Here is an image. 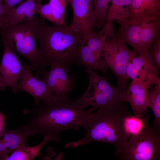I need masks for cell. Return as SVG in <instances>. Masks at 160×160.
<instances>
[{"instance_id":"obj_1","label":"cell","mask_w":160,"mask_h":160,"mask_svg":"<svg viewBox=\"0 0 160 160\" xmlns=\"http://www.w3.org/2000/svg\"><path fill=\"white\" fill-rule=\"evenodd\" d=\"M94 108L86 109L67 95L58 96L52 101L44 102L33 110L25 109L23 113L31 118L22 127L29 136L41 134L51 140L60 142L59 136L65 130H78L92 115Z\"/></svg>"},{"instance_id":"obj_2","label":"cell","mask_w":160,"mask_h":160,"mask_svg":"<svg viewBox=\"0 0 160 160\" xmlns=\"http://www.w3.org/2000/svg\"><path fill=\"white\" fill-rule=\"evenodd\" d=\"M129 113L124 103L109 108L98 110L93 113L83 127L86 134L82 139L66 144L67 148H74L93 141L111 144L116 148L115 156L121 153L129 136L124 121Z\"/></svg>"},{"instance_id":"obj_3","label":"cell","mask_w":160,"mask_h":160,"mask_svg":"<svg viewBox=\"0 0 160 160\" xmlns=\"http://www.w3.org/2000/svg\"><path fill=\"white\" fill-rule=\"evenodd\" d=\"M34 17L38 25V48L46 61L49 65L52 62L59 63L68 69L74 63L76 51L82 38L70 25L50 26L39 16Z\"/></svg>"},{"instance_id":"obj_4","label":"cell","mask_w":160,"mask_h":160,"mask_svg":"<svg viewBox=\"0 0 160 160\" xmlns=\"http://www.w3.org/2000/svg\"><path fill=\"white\" fill-rule=\"evenodd\" d=\"M37 28L34 17L30 21L4 25L0 28V35L2 41L8 43L13 50L26 58L31 70L36 71L38 74L49 64L36 46Z\"/></svg>"},{"instance_id":"obj_5","label":"cell","mask_w":160,"mask_h":160,"mask_svg":"<svg viewBox=\"0 0 160 160\" xmlns=\"http://www.w3.org/2000/svg\"><path fill=\"white\" fill-rule=\"evenodd\" d=\"M89 79L84 93L75 102L83 107L90 106L96 109H104L120 105L126 102L123 90L119 86L110 84L106 77L97 74L93 70L86 68Z\"/></svg>"},{"instance_id":"obj_6","label":"cell","mask_w":160,"mask_h":160,"mask_svg":"<svg viewBox=\"0 0 160 160\" xmlns=\"http://www.w3.org/2000/svg\"><path fill=\"white\" fill-rule=\"evenodd\" d=\"M160 155V129L149 124L130 135L116 157L122 160H155Z\"/></svg>"},{"instance_id":"obj_7","label":"cell","mask_w":160,"mask_h":160,"mask_svg":"<svg viewBox=\"0 0 160 160\" xmlns=\"http://www.w3.org/2000/svg\"><path fill=\"white\" fill-rule=\"evenodd\" d=\"M138 54L130 50L126 43L114 36H108L103 50V55L108 68L117 79V84L124 91L128 87L130 78L127 73V65L132 59Z\"/></svg>"},{"instance_id":"obj_8","label":"cell","mask_w":160,"mask_h":160,"mask_svg":"<svg viewBox=\"0 0 160 160\" xmlns=\"http://www.w3.org/2000/svg\"><path fill=\"white\" fill-rule=\"evenodd\" d=\"M50 70H43V80L50 91L57 96L67 95L72 89L75 82L76 75L68 74V69L59 63L52 62L49 63Z\"/></svg>"},{"instance_id":"obj_9","label":"cell","mask_w":160,"mask_h":160,"mask_svg":"<svg viewBox=\"0 0 160 160\" xmlns=\"http://www.w3.org/2000/svg\"><path fill=\"white\" fill-rule=\"evenodd\" d=\"M3 42L4 49L0 64V90L3 91L8 87L14 92L21 77L23 65L9 44Z\"/></svg>"},{"instance_id":"obj_10","label":"cell","mask_w":160,"mask_h":160,"mask_svg":"<svg viewBox=\"0 0 160 160\" xmlns=\"http://www.w3.org/2000/svg\"><path fill=\"white\" fill-rule=\"evenodd\" d=\"M28 63L23 65V70L20 81L17 83L13 92L16 94L19 91H25L31 95L34 99L35 104L38 105L40 100L49 102L56 99L58 96L52 94L43 80L35 77Z\"/></svg>"},{"instance_id":"obj_11","label":"cell","mask_w":160,"mask_h":160,"mask_svg":"<svg viewBox=\"0 0 160 160\" xmlns=\"http://www.w3.org/2000/svg\"><path fill=\"white\" fill-rule=\"evenodd\" d=\"M127 73L132 80L136 79L150 86L160 85L159 75L152 63L149 50L138 54L130 60Z\"/></svg>"},{"instance_id":"obj_12","label":"cell","mask_w":160,"mask_h":160,"mask_svg":"<svg viewBox=\"0 0 160 160\" xmlns=\"http://www.w3.org/2000/svg\"><path fill=\"white\" fill-rule=\"evenodd\" d=\"M72 7L71 28L84 39L92 31L93 0H68Z\"/></svg>"},{"instance_id":"obj_13","label":"cell","mask_w":160,"mask_h":160,"mask_svg":"<svg viewBox=\"0 0 160 160\" xmlns=\"http://www.w3.org/2000/svg\"><path fill=\"white\" fill-rule=\"evenodd\" d=\"M151 86L135 79L123 92L126 102L130 104L134 115L143 117L147 115L149 88Z\"/></svg>"},{"instance_id":"obj_14","label":"cell","mask_w":160,"mask_h":160,"mask_svg":"<svg viewBox=\"0 0 160 160\" xmlns=\"http://www.w3.org/2000/svg\"><path fill=\"white\" fill-rule=\"evenodd\" d=\"M119 24L115 36L130 45L138 54L143 52L140 24L131 22L127 19L123 20Z\"/></svg>"},{"instance_id":"obj_15","label":"cell","mask_w":160,"mask_h":160,"mask_svg":"<svg viewBox=\"0 0 160 160\" xmlns=\"http://www.w3.org/2000/svg\"><path fill=\"white\" fill-rule=\"evenodd\" d=\"M41 0H26L8 12V24L14 25L33 19L37 4Z\"/></svg>"},{"instance_id":"obj_16","label":"cell","mask_w":160,"mask_h":160,"mask_svg":"<svg viewBox=\"0 0 160 160\" xmlns=\"http://www.w3.org/2000/svg\"><path fill=\"white\" fill-rule=\"evenodd\" d=\"M132 0H112L108 9L106 23L112 24L116 20L119 23L127 19L130 13V6Z\"/></svg>"},{"instance_id":"obj_17","label":"cell","mask_w":160,"mask_h":160,"mask_svg":"<svg viewBox=\"0 0 160 160\" xmlns=\"http://www.w3.org/2000/svg\"><path fill=\"white\" fill-rule=\"evenodd\" d=\"M29 136L28 133L21 126L14 130L6 129L0 136L10 152L26 145L27 139Z\"/></svg>"},{"instance_id":"obj_18","label":"cell","mask_w":160,"mask_h":160,"mask_svg":"<svg viewBox=\"0 0 160 160\" xmlns=\"http://www.w3.org/2000/svg\"><path fill=\"white\" fill-rule=\"evenodd\" d=\"M51 139L44 136L43 141L39 144L33 146L26 145L22 146L12 152L6 160H31L37 157L43 147Z\"/></svg>"},{"instance_id":"obj_19","label":"cell","mask_w":160,"mask_h":160,"mask_svg":"<svg viewBox=\"0 0 160 160\" xmlns=\"http://www.w3.org/2000/svg\"><path fill=\"white\" fill-rule=\"evenodd\" d=\"M160 19V0H143L136 23Z\"/></svg>"},{"instance_id":"obj_20","label":"cell","mask_w":160,"mask_h":160,"mask_svg":"<svg viewBox=\"0 0 160 160\" xmlns=\"http://www.w3.org/2000/svg\"><path fill=\"white\" fill-rule=\"evenodd\" d=\"M141 43L143 52L149 50L154 39L160 34V19L140 24Z\"/></svg>"},{"instance_id":"obj_21","label":"cell","mask_w":160,"mask_h":160,"mask_svg":"<svg viewBox=\"0 0 160 160\" xmlns=\"http://www.w3.org/2000/svg\"><path fill=\"white\" fill-rule=\"evenodd\" d=\"M112 0H93L92 30L102 28L106 24L108 4Z\"/></svg>"},{"instance_id":"obj_22","label":"cell","mask_w":160,"mask_h":160,"mask_svg":"<svg viewBox=\"0 0 160 160\" xmlns=\"http://www.w3.org/2000/svg\"><path fill=\"white\" fill-rule=\"evenodd\" d=\"M151 87L149 88L148 107L152 110L154 116L152 126L160 129V85Z\"/></svg>"},{"instance_id":"obj_23","label":"cell","mask_w":160,"mask_h":160,"mask_svg":"<svg viewBox=\"0 0 160 160\" xmlns=\"http://www.w3.org/2000/svg\"><path fill=\"white\" fill-rule=\"evenodd\" d=\"M149 117L147 114L139 117L129 113L126 117L124 126L127 133L129 137L140 132L149 124Z\"/></svg>"},{"instance_id":"obj_24","label":"cell","mask_w":160,"mask_h":160,"mask_svg":"<svg viewBox=\"0 0 160 160\" xmlns=\"http://www.w3.org/2000/svg\"><path fill=\"white\" fill-rule=\"evenodd\" d=\"M41 1L37 4L36 13L39 14L44 20L47 19L55 25H63L66 24L65 18L58 13L48 3L41 4Z\"/></svg>"},{"instance_id":"obj_25","label":"cell","mask_w":160,"mask_h":160,"mask_svg":"<svg viewBox=\"0 0 160 160\" xmlns=\"http://www.w3.org/2000/svg\"><path fill=\"white\" fill-rule=\"evenodd\" d=\"M152 63L158 73L160 74V35L155 39L148 50Z\"/></svg>"},{"instance_id":"obj_26","label":"cell","mask_w":160,"mask_h":160,"mask_svg":"<svg viewBox=\"0 0 160 160\" xmlns=\"http://www.w3.org/2000/svg\"><path fill=\"white\" fill-rule=\"evenodd\" d=\"M58 13L65 18L68 0H49L48 3Z\"/></svg>"},{"instance_id":"obj_27","label":"cell","mask_w":160,"mask_h":160,"mask_svg":"<svg viewBox=\"0 0 160 160\" xmlns=\"http://www.w3.org/2000/svg\"><path fill=\"white\" fill-rule=\"evenodd\" d=\"M2 0H0V28L8 24V16L6 12Z\"/></svg>"},{"instance_id":"obj_28","label":"cell","mask_w":160,"mask_h":160,"mask_svg":"<svg viewBox=\"0 0 160 160\" xmlns=\"http://www.w3.org/2000/svg\"><path fill=\"white\" fill-rule=\"evenodd\" d=\"M10 153L0 137V160H6Z\"/></svg>"},{"instance_id":"obj_29","label":"cell","mask_w":160,"mask_h":160,"mask_svg":"<svg viewBox=\"0 0 160 160\" xmlns=\"http://www.w3.org/2000/svg\"><path fill=\"white\" fill-rule=\"evenodd\" d=\"M4 1V6L7 14L14 7L22 0H2Z\"/></svg>"},{"instance_id":"obj_30","label":"cell","mask_w":160,"mask_h":160,"mask_svg":"<svg viewBox=\"0 0 160 160\" xmlns=\"http://www.w3.org/2000/svg\"><path fill=\"white\" fill-rule=\"evenodd\" d=\"M5 116L0 112V135L6 128Z\"/></svg>"},{"instance_id":"obj_31","label":"cell","mask_w":160,"mask_h":160,"mask_svg":"<svg viewBox=\"0 0 160 160\" xmlns=\"http://www.w3.org/2000/svg\"><path fill=\"white\" fill-rule=\"evenodd\" d=\"M48 149V152L47 153L48 154L46 155V156H45V159H50L51 158L54 156V155L51 154H53L55 155V153L54 151V150L52 148H49Z\"/></svg>"},{"instance_id":"obj_32","label":"cell","mask_w":160,"mask_h":160,"mask_svg":"<svg viewBox=\"0 0 160 160\" xmlns=\"http://www.w3.org/2000/svg\"><path fill=\"white\" fill-rule=\"evenodd\" d=\"M64 156V152L61 151L59 153L57 156L55 158V160H62Z\"/></svg>"}]
</instances>
